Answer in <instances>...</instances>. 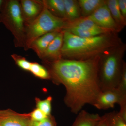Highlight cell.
I'll return each mask as SVG.
<instances>
[{"mask_svg":"<svg viewBox=\"0 0 126 126\" xmlns=\"http://www.w3.org/2000/svg\"><path fill=\"white\" fill-rule=\"evenodd\" d=\"M100 56L81 60L45 61L53 82L65 87L64 103L73 113L78 114L86 104L93 106L102 92L98 78Z\"/></svg>","mask_w":126,"mask_h":126,"instance_id":"cell-1","label":"cell"},{"mask_svg":"<svg viewBox=\"0 0 126 126\" xmlns=\"http://www.w3.org/2000/svg\"><path fill=\"white\" fill-rule=\"evenodd\" d=\"M62 58L86 60L100 56L123 43L118 33L112 32L90 38H81L63 30Z\"/></svg>","mask_w":126,"mask_h":126,"instance_id":"cell-2","label":"cell"},{"mask_svg":"<svg viewBox=\"0 0 126 126\" xmlns=\"http://www.w3.org/2000/svg\"><path fill=\"white\" fill-rule=\"evenodd\" d=\"M126 50V44L123 43L100 56L98 78L102 92L117 87L121 75Z\"/></svg>","mask_w":126,"mask_h":126,"instance_id":"cell-3","label":"cell"},{"mask_svg":"<svg viewBox=\"0 0 126 126\" xmlns=\"http://www.w3.org/2000/svg\"><path fill=\"white\" fill-rule=\"evenodd\" d=\"M68 21L53 15L44 5L42 12L31 23L25 25V39L24 48L30 49L32 43L41 36L47 33L64 29Z\"/></svg>","mask_w":126,"mask_h":126,"instance_id":"cell-4","label":"cell"},{"mask_svg":"<svg viewBox=\"0 0 126 126\" xmlns=\"http://www.w3.org/2000/svg\"><path fill=\"white\" fill-rule=\"evenodd\" d=\"M0 12L1 23L13 35L15 46L24 47L25 25L21 14L19 1L3 0Z\"/></svg>","mask_w":126,"mask_h":126,"instance_id":"cell-5","label":"cell"},{"mask_svg":"<svg viewBox=\"0 0 126 126\" xmlns=\"http://www.w3.org/2000/svg\"><path fill=\"white\" fill-rule=\"evenodd\" d=\"M64 29V30L81 38H90L115 32L111 30L99 27L86 17H81L75 20L68 21Z\"/></svg>","mask_w":126,"mask_h":126,"instance_id":"cell-6","label":"cell"},{"mask_svg":"<svg viewBox=\"0 0 126 126\" xmlns=\"http://www.w3.org/2000/svg\"><path fill=\"white\" fill-rule=\"evenodd\" d=\"M98 26L119 33L122 30L113 18L106 3L89 16L86 17Z\"/></svg>","mask_w":126,"mask_h":126,"instance_id":"cell-7","label":"cell"},{"mask_svg":"<svg viewBox=\"0 0 126 126\" xmlns=\"http://www.w3.org/2000/svg\"><path fill=\"white\" fill-rule=\"evenodd\" d=\"M126 100V96H123L116 89L101 92L94 102L93 106L98 109L106 110L113 108L116 104H119Z\"/></svg>","mask_w":126,"mask_h":126,"instance_id":"cell-8","label":"cell"},{"mask_svg":"<svg viewBox=\"0 0 126 126\" xmlns=\"http://www.w3.org/2000/svg\"><path fill=\"white\" fill-rule=\"evenodd\" d=\"M19 2L25 25L31 23L36 19L42 12L44 7L43 0H21Z\"/></svg>","mask_w":126,"mask_h":126,"instance_id":"cell-9","label":"cell"},{"mask_svg":"<svg viewBox=\"0 0 126 126\" xmlns=\"http://www.w3.org/2000/svg\"><path fill=\"white\" fill-rule=\"evenodd\" d=\"M28 114H20L11 109L0 110V126H30Z\"/></svg>","mask_w":126,"mask_h":126,"instance_id":"cell-10","label":"cell"},{"mask_svg":"<svg viewBox=\"0 0 126 126\" xmlns=\"http://www.w3.org/2000/svg\"><path fill=\"white\" fill-rule=\"evenodd\" d=\"M63 41V31L49 44L41 59L44 61H54L62 59L61 50Z\"/></svg>","mask_w":126,"mask_h":126,"instance_id":"cell-11","label":"cell"},{"mask_svg":"<svg viewBox=\"0 0 126 126\" xmlns=\"http://www.w3.org/2000/svg\"><path fill=\"white\" fill-rule=\"evenodd\" d=\"M62 31L52 32L39 37L32 43L30 49H33L40 58L49 44Z\"/></svg>","mask_w":126,"mask_h":126,"instance_id":"cell-12","label":"cell"},{"mask_svg":"<svg viewBox=\"0 0 126 126\" xmlns=\"http://www.w3.org/2000/svg\"><path fill=\"white\" fill-rule=\"evenodd\" d=\"M71 126H96L101 118L98 114L90 113L81 110Z\"/></svg>","mask_w":126,"mask_h":126,"instance_id":"cell-13","label":"cell"},{"mask_svg":"<svg viewBox=\"0 0 126 126\" xmlns=\"http://www.w3.org/2000/svg\"><path fill=\"white\" fill-rule=\"evenodd\" d=\"M81 17H87L106 3V0H79Z\"/></svg>","mask_w":126,"mask_h":126,"instance_id":"cell-14","label":"cell"},{"mask_svg":"<svg viewBox=\"0 0 126 126\" xmlns=\"http://www.w3.org/2000/svg\"><path fill=\"white\" fill-rule=\"evenodd\" d=\"M44 5L53 15L66 19L63 0H43Z\"/></svg>","mask_w":126,"mask_h":126,"instance_id":"cell-15","label":"cell"},{"mask_svg":"<svg viewBox=\"0 0 126 126\" xmlns=\"http://www.w3.org/2000/svg\"><path fill=\"white\" fill-rule=\"evenodd\" d=\"M66 19L68 21L75 20L81 17V10L78 0H63Z\"/></svg>","mask_w":126,"mask_h":126,"instance_id":"cell-16","label":"cell"},{"mask_svg":"<svg viewBox=\"0 0 126 126\" xmlns=\"http://www.w3.org/2000/svg\"><path fill=\"white\" fill-rule=\"evenodd\" d=\"M106 3L115 22L122 30L126 25V20L119 10L118 0H106Z\"/></svg>","mask_w":126,"mask_h":126,"instance_id":"cell-17","label":"cell"},{"mask_svg":"<svg viewBox=\"0 0 126 126\" xmlns=\"http://www.w3.org/2000/svg\"><path fill=\"white\" fill-rule=\"evenodd\" d=\"M29 72L35 77L43 79H51L49 72L44 66L37 63H31Z\"/></svg>","mask_w":126,"mask_h":126,"instance_id":"cell-18","label":"cell"},{"mask_svg":"<svg viewBox=\"0 0 126 126\" xmlns=\"http://www.w3.org/2000/svg\"><path fill=\"white\" fill-rule=\"evenodd\" d=\"M52 97H48L44 100H41L36 98V108L38 109L47 116L51 115L52 111Z\"/></svg>","mask_w":126,"mask_h":126,"instance_id":"cell-19","label":"cell"},{"mask_svg":"<svg viewBox=\"0 0 126 126\" xmlns=\"http://www.w3.org/2000/svg\"><path fill=\"white\" fill-rule=\"evenodd\" d=\"M108 115L109 126H126V121L119 116L118 112L109 113Z\"/></svg>","mask_w":126,"mask_h":126,"instance_id":"cell-20","label":"cell"},{"mask_svg":"<svg viewBox=\"0 0 126 126\" xmlns=\"http://www.w3.org/2000/svg\"><path fill=\"white\" fill-rule=\"evenodd\" d=\"M116 89L124 96H126V63L123 61L122 70L119 83Z\"/></svg>","mask_w":126,"mask_h":126,"instance_id":"cell-21","label":"cell"},{"mask_svg":"<svg viewBox=\"0 0 126 126\" xmlns=\"http://www.w3.org/2000/svg\"><path fill=\"white\" fill-rule=\"evenodd\" d=\"M11 56L20 68L26 71H30L31 62L28 61L25 57L15 54L11 55Z\"/></svg>","mask_w":126,"mask_h":126,"instance_id":"cell-22","label":"cell"},{"mask_svg":"<svg viewBox=\"0 0 126 126\" xmlns=\"http://www.w3.org/2000/svg\"><path fill=\"white\" fill-rule=\"evenodd\" d=\"M30 126H57L54 118L52 116H48L45 119L39 122L32 121Z\"/></svg>","mask_w":126,"mask_h":126,"instance_id":"cell-23","label":"cell"},{"mask_svg":"<svg viewBox=\"0 0 126 126\" xmlns=\"http://www.w3.org/2000/svg\"><path fill=\"white\" fill-rule=\"evenodd\" d=\"M28 114L31 119L34 121H41L45 119L48 117V116H46L43 112L37 108L34 109L32 112Z\"/></svg>","mask_w":126,"mask_h":126,"instance_id":"cell-24","label":"cell"},{"mask_svg":"<svg viewBox=\"0 0 126 126\" xmlns=\"http://www.w3.org/2000/svg\"><path fill=\"white\" fill-rule=\"evenodd\" d=\"M118 3L122 15L126 20V0H118Z\"/></svg>","mask_w":126,"mask_h":126,"instance_id":"cell-25","label":"cell"},{"mask_svg":"<svg viewBox=\"0 0 126 126\" xmlns=\"http://www.w3.org/2000/svg\"><path fill=\"white\" fill-rule=\"evenodd\" d=\"M120 110L118 114L119 116L126 121V101L122 102L119 104Z\"/></svg>","mask_w":126,"mask_h":126,"instance_id":"cell-26","label":"cell"},{"mask_svg":"<svg viewBox=\"0 0 126 126\" xmlns=\"http://www.w3.org/2000/svg\"><path fill=\"white\" fill-rule=\"evenodd\" d=\"M96 126H109L108 113L101 116V119Z\"/></svg>","mask_w":126,"mask_h":126,"instance_id":"cell-27","label":"cell"},{"mask_svg":"<svg viewBox=\"0 0 126 126\" xmlns=\"http://www.w3.org/2000/svg\"><path fill=\"white\" fill-rule=\"evenodd\" d=\"M3 0H0V23H1V5H2V2Z\"/></svg>","mask_w":126,"mask_h":126,"instance_id":"cell-28","label":"cell"}]
</instances>
